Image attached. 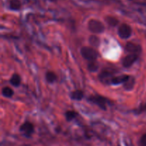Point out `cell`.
<instances>
[{
	"mask_svg": "<svg viewBox=\"0 0 146 146\" xmlns=\"http://www.w3.org/2000/svg\"><path fill=\"white\" fill-rule=\"evenodd\" d=\"M81 54L85 60L89 62L96 61L98 57V53L97 52L96 50H94L93 47H87V46L81 47Z\"/></svg>",
	"mask_w": 146,
	"mask_h": 146,
	"instance_id": "1",
	"label": "cell"
},
{
	"mask_svg": "<svg viewBox=\"0 0 146 146\" xmlns=\"http://www.w3.org/2000/svg\"><path fill=\"white\" fill-rule=\"evenodd\" d=\"M88 101L91 102V103L96 104L98 107H99L101 110H107V105L109 103L108 100L105 97L102 95H99V94H96V95H91L88 97Z\"/></svg>",
	"mask_w": 146,
	"mask_h": 146,
	"instance_id": "2",
	"label": "cell"
},
{
	"mask_svg": "<svg viewBox=\"0 0 146 146\" xmlns=\"http://www.w3.org/2000/svg\"><path fill=\"white\" fill-rule=\"evenodd\" d=\"M115 72L113 69L106 68L102 70L98 75V78L101 82L104 84H111V80L115 76Z\"/></svg>",
	"mask_w": 146,
	"mask_h": 146,
	"instance_id": "3",
	"label": "cell"
},
{
	"mask_svg": "<svg viewBox=\"0 0 146 146\" xmlns=\"http://www.w3.org/2000/svg\"><path fill=\"white\" fill-rule=\"evenodd\" d=\"M88 28L90 31L96 34H100L105 31V26L101 21L91 19L88 23Z\"/></svg>",
	"mask_w": 146,
	"mask_h": 146,
	"instance_id": "4",
	"label": "cell"
},
{
	"mask_svg": "<svg viewBox=\"0 0 146 146\" xmlns=\"http://www.w3.org/2000/svg\"><path fill=\"white\" fill-rule=\"evenodd\" d=\"M19 130L26 137H30L34 133V126L30 122H25L20 126Z\"/></svg>",
	"mask_w": 146,
	"mask_h": 146,
	"instance_id": "5",
	"label": "cell"
},
{
	"mask_svg": "<svg viewBox=\"0 0 146 146\" xmlns=\"http://www.w3.org/2000/svg\"><path fill=\"white\" fill-rule=\"evenodd\" d=\"M118 35L121 39H128L129 38L132 34V29H131V26L128 25V24H121L119 26L118 29Z\"/></svg>",
	"mask_w": 146,
	"mask_h": 146,
	"instance_id": "6",
	"label": "cell"
},
{
	"mask_svg": "<svg viewBox=\"0 0 146 146\" xmlns=\"http://www.w3.org/2000/svg\"><path fill=\"white\" fill-rule=\"evenodd\" d=\"M138 57H139V54H130L128 55L125 56L122 61L123 66L125 68H128V67H131L137 61Z\"/></svg>",
	"mask_w": 146,
	"mask_h": 146,
	"instance_id": "7",
	"label": "cell"
},
{
	"mask_svg": "<svg viewBox=\"0 0 146 146\" xmlns=\"http://www.w3.org/2000/svg\"><path fill=\"white\" fill-rule=\"evenodd\" d=\"M125 50H126L128 52L131 53V54H139L141 52V47L139 44H135L133 42H127V44H125Z\"/></svg>",
	"mask_w": 146,
	"mask_h": 146,
	"instance_id": "8",
	"label": "cell"
},
{
	"mask_svg": "<svg viewBox=\"0 0 146 146\" xmlns=\"http://www.w3.org/2000/svg\"><path fill=\"white\" fill-rule=\"evenodd\" d=\"M130 75L128 74H121L119 76H115L111 80V84H124L127 80L129 79Z\"/></svg>",
	"mask_w": 146,
	"mask_h": 146,
	"instance_id": "9",
	"label": "cell"
},
{
	"mask_svg": "<svg viewBox=\"0 0 146 146\" xmlns=\"http://www.w3.org/2000/svg\"><path fill=\"white\" fill-rule=\"evenodd\" d=\"M84 97V92L81 90H76L71 93V97L74 100H81Z\"/></svg>",
	"mask_w": 146,
	"mask_h": 146,
	"instance_id": "10",
	"label": "cell"
},
{
	"mask_svg": "<svg viewBox=\"0 0 146 146\" xmlns=\"http://www.w3.org/2000/svg\"><path fill=\"white\" fill-rule=\"evenodd\" d=\"M21 77H20L19 74H17V73L13 74L11 79H10V83H11L13 86H14V87H18V86H19L20 84H21Z\"/></svg>",
	"mask_w": 146,
	"mask_h": 146,
	"instance_id": "11",
	"label": "cell"
},
{
	"mask_svg": "<svg viewBox=\"0 0 146 146\" xmlns=\"http://www.w3.org/2000/svg\"><path fill=\"white\" fill-rule=\"evenodd\" d=\"M135 79L133 77H131L130 76L129 79L125 82L123 84V87L126 90H131L134 87V84H135Z\"/></svg>",
	"mask_w": 146,
	"mask_h": 146,
	"instance_id": "12",
	"label": "cell"
},
{
	"mask_svg": "<svg viewBox=\"0 0 146 146\" xmlns=\"http://www.w3.org/2000/svg\"><path fill=\"white\" fill-rule=\"evenodd\" d=\"M9 7L12 10L17 11L21 9V2L20 0H9Z\"/></svg>",
	"mask_w": 146,
	"mask_h": 146,
	"instance_id": "13",
	"label": "cell"
},
{
	"mask_svg": "<svg viewBox=\"0 0 146 146\" xmlns=\"http://www.w3.org/2000/svg\"><path fill=\"white\" fill-rule=\"evenodd\" d=\"M105 20L111 27H115L119 23V21H118V19L115 18V17H113V16H107L105 18Z\"/></svg>",
	"mask_w": 146,
	"mask_h": 146,
	"instance_id": "14",
	"label": "cell"
},
{
	"mask_svg": "<svg viewBox=\"0 0 146 146\" xmlns=\"http://www.w3.org/2000/svg\"><path fill=\"white\" fill-rule=\"evenodd\" d=\"M14 90L9 87H4L1 90V94L5 97H11L14 95Z\"/></svg>",
	"mask_w": 146,
	"mask_h": 146,
	"instance_id": "15",
	"label": "cell"
},
{
	"mask_svg": "<svg viewBox=\"0 0 146 146\" xmlns=\"http://www.w3.org/2000/svg\"><path fill=\"white\" fill-rule=\"evenodd\" d=\"M46 81L48 82L53 83L57 80V76L54 72L48 71L46 74Z\"/></svg>",
	"mask_w": 146,
	"mask_h": 146,
	"instance_id": "16",
	"label": "cell"
},
{
	"mask_svg": "<svg viewBox=\"0 0 146 146\" xmlns=\"http://www.w3.org/2000/svg\"><path fill=\"white\" fill-rule=\"evenodd\" d=\"M89 40V43L92 46H94V47H99L100 42H101V41H100L99 37H97L96 35L90 36L89 40Z\"/></svg>",
	"mask_w": 146,
	"mask_h": 146,
	"instance_id": "17",
	"label": "cell"
},
{
	"mask_svg": "<svg viewBox=\"0 0 146 146\" xmlns=\"http://www.w3.org/2000/svg\"><path fill=\"white\" fill-rule=\"evenodd\" d=\"M65 115L67 121H71V120L75 119L78 116V113L76 111H74V110H68V111H67Z\"/></svg>",
	"mask_w": 146,
	"mask_h": 146,
	"instance_id": "18",
	"label": "cell"
},
{
	"mask_svg": "<svg viewBox=\"0 0 146 146\" xmlns=\"http://www.w3.org/2000/svg\"><path fill=\"white\" fill-rule=\"evenodd\" d=\"M98 68V65L96 61H91L88 64V69L91 72H96Z\"/></svg>",
	"mask_w": 146,
	"mask_h": 146,
	"instance_id": "19",
	"label": "cell"
},
{
	"mask_svg": "<svg viewBox=\"0 0 146 146\" xmlns=\"http://www.w3.org/2000/svg\"><path fill=\"white\" fill-rule=\"evenodd\" d=\"M139 146H146V133L143 135L140 138Z\"/></svg>",
	"mask_w": 146,
	"mask_h": 146,
	"instance_id": "20",
	"label": "cell"
},
{
	"mask_svg": "<svg viewBox=\"0 0 146 146\" xmlns=\"http://www.w3.org/2000/svg\"><path fill=\"white\" fill-rule=\"evenodd\" d=\"M146 112V103L145 104H141L139 107H138V113H142V112Z\"/></svg>",
	"mask_w": 146,
	"mask_h": 146,
	"instance_id": "21",
	"label": "cell"
}]
</instances>
